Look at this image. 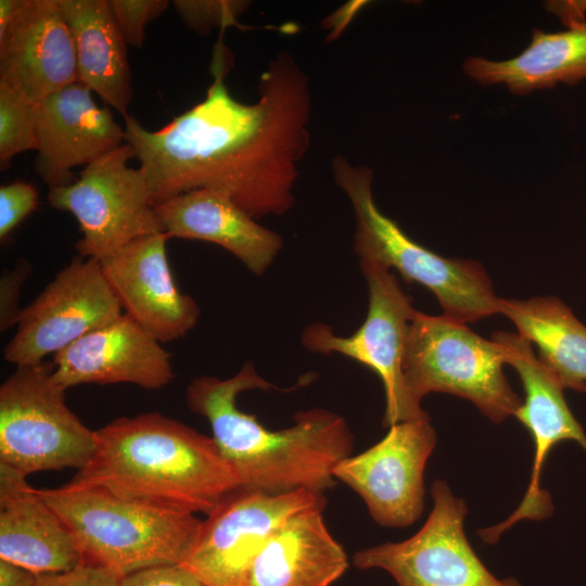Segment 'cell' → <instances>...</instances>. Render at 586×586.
Returning <instances> with one entry per match:
<instances>
[{"mask_svg": "<svg viewBox=\"0 0 586 586\" xmlns=\"http://www.w3.org/2000/svg\"><path fill=\"white\" fill-rule=\"evenodd\" d=\"M65 391L53 364L16 367L0 386V464L27 477L88 463L95 431L68 408Z\"/></svg>", "mask_w": 586, "mask_h": 586, "instance_id": "52a82bcc", "label": "cell"}, {"mask_svg": "<svg viewBox=\"0 0 586 586\" xmlns=\"http://www.w3.org/2000/svg\"><path fill=\"white\" fill-rule=\"evenodd\" d=\"M547 8L561 20L565 28L586 25V0L551 1Z\"/></svg>", "mask_w": 586, "mask_h": 586, "instance_id": "1f68e13d", "label": "cell"}, {"mask_svg": "<svg viewBox=\"0 0 586 586\" xmlns=\"http://www.w3.org/2000/svg\"><path fill=\"white\" fill-rule=\"evenodd\" d=\"M0 559L37 575L67 572L85 562L75 537L39 489L2 464Z\"/></svg>", "mask_w": 586, "mask_h": 586, "instance_id": "d6986e66", "label": "cell"}, {"mask_svg": "<svg viewBox=\"0 0 586 586\" xmlns=\"http://www.w3.org/2000/svg\"><path fill=\"white\" fill-rule=\"evenodd\" d=\"M122 315L100 262L78 255L22 310L3 356L16 367L39 365Z\"/></svg>", "mask_w": 586, "mask_h": 586, "instance_id": "7c38bea8", "label": "cell"}, {"mask_svg": "<svg viewBox=\"0 0 586 586\" xmlns=\"http://www.w3.org/2000/svg\"><path fill=\"white\" fill-rule=\"evenodd\" d=\"M276 388L245 362L228 379L203 375L186 391L191 411L204 417L212 438L233 470L240 488L267 494L298 489L324 493L334 484L333 469L351 456L353 434L343 417L314 408L298 412L294 424L278 431L238 408L244 391Z\"/></svg>", "mask_w": 586, "mask_h": 586, "instance_id": "7a4b0ae2", "label": "cell"}, {"mask_svg": "<svg viewBox=\"0 0 586 586\" xmlns=\"http://www.w3.org/2000/svg\"><path fill=\"white\" fill-rule=\"evenodd\" d=\"M170 357L157 339L124 314L53 355V377L65 390L87 383L160 390L174 378Z\"/></svg>", "mask_w": 586, "mask_h": 586, "instance_id": "e0dca14e", "label": "cell"}, {"mask_svg": "<svg viewBox=\"0 0 586 586\" xmlns=\"http://www.w3.org/2000/svg\"><path fill=\"white\" fill-rule=\"evenodd\" d=\"M524 390V402L514 417L530 431L534 442V460L531 480L518 508L498 524L482 528L483 542L495 544L512 525L522 520L540 521L551 515L550 495L540 487V474L552 447L570 440L586 451V434L571 412L563 387L551 372L530 351L518 354L512 360Z\"/></svg>", "mask_w": 586, "mask_h": 586, "instance_id": "ac0fdd59", "label": "cell"}, {"mask_svg": "<svg viewBox=\"0 0 586 586\" xmlns=\"http://www.w3.org/2000/svg\"><path fill=\"white\" fill-rule=\"evenodd\" d=\"M76 81V48L58 0H25L0 33V84L38 103Z\"/></svg>", "mask_w": 586, "mask_h": 586, "instance_id": "9a60e30c", "label": "cell"}, {"mask_svg": "<svg viewBox=\"0 0 586 586\" xmlns=\"http://www.w3.org/2000/svg\"><path fill=\"white\" fill-rule=\"evenodd\" d=\"M359 266L369 296L364 323L349 336L335 334L326 323H311L302 331V345L315 354L344 355L375 372L385 392L384 426L426 418L421 405L410 398L403 371L407 335L416 313L411 298L388 268L366 260H359Z\"/></svg>", "mask_w": 586, "mask_h": 586, "instance_id": "9c48e42d", "label": "cell"}, {"mask_svg": "<svg viewBox=\"0 0 586 586\" xmlns=\"http://www.w3.org/2000/svg\"><path fill=\"white\" fill-rule=\"evenodd\" d=\"M30 272V265L22 259L12 270H5L0 279V329L16 326L23 309L18 307L22 285Z\"/></svg>", "mask_w": 586, "mask_h": 586, "instance_id": "4dcf8cb0", "label": "cell"}, {"mask_svg": "<svg viewBox=\"0 0 586 586\" xmlns=\"http://www.w3.org/2000/svg\"><path fill=\"white\" fill-rule=\"evenodd\" d=\"M171 3L183 24L201 35L215 27H243L237 17L250 5L247 1L232 0H175Z\"/></svg>", "mask_w": 586, "mask_h": 586, "instance_id": "484cf974", "label": "cell"}, {"mask_svg": "<svg viewBox=\"0 0 586 586\" xmlns=\"http://www.w3.org/2000/svg\"><path fill=\"white\" fill-rule=\"evenodd\" d=\"M127 44L141 48L146 24L169 5L167 0H109Z\"/></svg>", "mask_w": 586, "mask_h": 586, "instance_id": "4316f807", "label": "cell"}, {"mask_svg": "<svg viewBox=\"0 0 586 586\" xmlns=\"http://www.w3.org/2000/svg\"><path fill=\"white\" fill-rule=\"evenodd\" d=\"M154 207L169 238L215 243L256 276H262L270 267L283 245L277 232L258 224L227 194L217 190H192Z\"/></svg>", "mask_w": 586, "mask_h": 586, "instance_id": "ffe728a7", "label": "cell"}, {"mask_svg": "<svg viewBox=\"0 0 586 586\" xmlns=\"http://www.w3.org/2000/svg\"><path fill=\"white\" fill-rule=\"evenodd\" d=\"M37 574L0 559V586H35Z\"/></svg>", "mask_w": 586, "mask_h": 586, "instance_id": "d6a6232c", "label": "cell"}, {"mask_svg": "<svg viewBox=\"0 0 586 586\" xmlns=\"http://www.w3.org/2000/svg\"><path fill=\"white\" fill-rule=\"evenodd\" d=\"M25 0H1L0 1V33H2L23 5Z\"/></svg>", "mask_w": 586, "mask_h": 586, "instance_id": "836d02e7", "label": "cell"}, {"mask_svg": "<svg viewBox=\"0 0 586 586\" xmlns=\"http://www.w3.org/2000/svg\"><path fill=\"white\" fill-rule=\"evenodd\" d=\"M39 493L75 537L85 562L122 576L156 565H182L202 524L193 513L125 499L93 486L67 483Z\"/></svg>", "mask_w": 586, "mask_h": 586, "instance_id": "277c9868", "label": "cell"}, {"mask_svg": "<svg viewBox=\"0 0 586 586\" xmlns=\"http://www.w3.org/2000/svg\"><path fill=\"white\" fill-rule=\"evenodd\" d=\"M38 202L36 188L26 182L15 181L0 188V239L9 234L34 212Z\"/></svg>", "mask_w": 586, "mask_h": 586, "instance_id": "83f0119b", "label": "cell"}, {"mask_svg": "<svg viewBox=\"0 0 586 586\" xmlns=\"http://www.w3.org/2000/svg\"><path fill=\"white\" fill-rule=\"evenodd\" d=\"M431 496L433 508L415 535L359 550L354 564L384 570L397 586H522L497 578L480 560L463 530L467 505L445 481L432 484Z\"/></svg>", "mask_w": 586, "mask_h": 586, "instance_id": "30bf717a", "label": "cell"}, {"mask_svg": "<svg viewBox=\"0 0 586 586\" xmlns=\"http://www.w3.org/2000/svg\"><path fill=\"white\" fill-rule=\"evenodd\" d=\"M466 324L416 310L403 361L408 394L421 405L431 392L449 393L469 399L499 423L515 416L522 400L502 371L501 347Z\"/></svg>", "mask_w": 586, "mask_h": 586, "instance_id": "8992f818", "label": "cell"}, {"mask_svg": "<svg viewBox=\"0 0 586 586\" xmlns=\"http://www.w3.org/2000/svg\"><path fill=\"white\" fill-rule=\"evenodd\" d=\"M322 511L307 510L285 522L254 559L244 586H331L337 581L348 560Z\"/></svg>", "mask_w": 586, "mask_h": 586, "instance_id": "44dd1931", "label": "cell"}, {"mask_svg": "<svg viewBox=\"0 0 586 586\" xmlns=\"http://www.w3.org/2000/svg\"><path fill=\"white\" fill-rule=\"evenodd\" d=\"M377 444L342 459L334 479L354 489L383 526L412 524L424 505V470L436 442L430 417L398 422Z\"/></svg>", "mask_w": 586, "mask_h": 586, "instance_id": "4fadbf2b", "label": "cell"}, {"mask_svg": "<svg viewBox=\"0 0 586 586\" xmlns=\"http://www.w3.org/2000/svg\"><path fill=\"white\" fill-rule=\"evenodd\" d=\"M499 314L538 348L539 361L561 386L586 392V327L555 296L499 300Z\"/></svg>", "mask_w": 586, "mask_h": 586, "instance_id": "cb8c5ba5", "label": "cell"}, {"mask_svg": "<svg viewBox=\"0 0 586 586\" xmlns=\"http://www.w3.org/2000/svg\"><path fill=\"white\" fill-rule=\"evenodd\" d=\"M119 586H206L180 564L156 565L124 575Z\"/></svg>", "mask_w": 586, "mask_h": 586, "instance_id": "f546056e", "label": "cell"}, {"mask_svg": "<svg viewBox=\"0 0 586 586\" xmlns=\"http://www.w3.org/2000/svg\"><path fill=\"white\" fill-rule=\"evenodd\" d=\"M462 69L481 86L504 85L515 95L574 86L586 79V25L553 33L534 29L520 54L504 61L468 56Z\"/></svg>", "mask_w": 586, "mask_h": 586, "instance_id": "7402d4cb", "label": "cell"}, {"mask_svg": "<svg viewBox=\"0 0 586 586\" xmlns=\"http://www.w3.org/2000/svg\"><path fill=\"white\" fill-rule=\"evenodd\" d=\"M71 29L78 81L123 117L132 99L127 42L109 0H58Z\"/></svg>", "mask_w": 586, "mask_h": 586, "instance_id": "603a6c76", "label": "cell"}, {"mask_svg": "<svg viewBox=\"0 0 586 586\" xmlns=\"http://www.w3.org/2000/svg\"><path fill=\"white\" fill-rule=\"evenodd\" d=\"M29 150H37L36 103L0 84L1 168L15 155Z\"/></svg>", "mask_w": 586, "mask_h": 586, "instance_id": "d4e9b609", "label": "cell"}, {"mask_svg": "<svg viewBox=\"0 0 586 586\" xmlns=\"http://www.w3.org/2000/svg\"><path fill=\"white\" fill-rule=\"evenodd\" d=\"M35 170L50 188L74 182L72 169L87 166L125 143V129L110 107L76 81L36 103Z\"/></svg>", "mask_w": 586, "mask_h": 586, "instance_id": "2e32d148", "label": "cell"}, {"mask_svg": "<svg viewBox=\"0 0 586 586\" xmlns=\"http://www.w3.org/2000/svg\"><path fill=\"white\" fill-rule=\"evenodd\" d=\"M169 239L166 232L142 237L100 262L122 309L161 343L184 336L200 317L196 302L174 281Z\"/></svg>", "mask_w": 586, "mask_h": 586, "instance_id": "5bb4252c", "label": "cell"}, {"mask_svg": "<svg viewBox=\"0 0 586 586\" xmlns=\"http://www.w3.org/2000/svg\"><path fill=\"white\" fill-rule=\"evenodd\" d=\"M331 168L354 211V250L359 260L395 268L406 282L428 288L447 318L468 323L499 314L500 298L479 262L430 251L381 212L373 198L371 168L353 165L342 155L332 160Z\"/></svg>", "mask_w": 586, "mask_h": 586, "instance_id": "5b68a950", "label": "cell"}, {"mask_svg": "<svg viewBox=\"0 0 586 586\" xmlns=\"http://www.w3.org/2000/svg\"><path fill=\"white\" fill-rule=\"evenodd\" d=\"M95 441L91 459L69 483L206 515L240 488L212 437L158 412L111 421L95 431Z\"/></svg>", "mask_w": 586, "mask_h": 586, "instance_id": "3957f363", "label": "cell"}, {"mask_svg": "<svg viewBox=\"0 0 586 586\" xmlns=\"http://www.w3.org/2000/svg\"><path fill=\"white\" fill-rule=\"evenodd\" d=\"M122 575L90 562L62 573L39 574L35 586H119Z\"/></svg>", "mask_w": 586, "mask_h": 586, "instance_id": "f1b7e54d", "label": "cell"}, {"mask_svg": "<svg viewBox=\"0 0 586 586\" xmlns=\"http://www.w3.org/2000/svg\"><path fill=\"white\" fill-rule=\"evenodd\" d=\"M323 494L309 489L283 494L233 491L202 521L182 565L206 586H244L254 559L270 537L292 517L323 510Z\"/></svg>", "mask_w": 586, "mask_h": 586, "instance_id": "8fae6325", "label": "cell"}, {"mask_svg": "<svg viewBox=\"0 0 586 586\" xmlns=\"http://www.w3.org/2000/svg\"><path fill=\"white\" fill-rule=\"evenodd\" d=\"M133 157L125 142L85 166L71 184L49 189L50 205L79 224V256L101 262L136 239L165 232L143 170L128 165Z\"/></svg>", "mask_w": 586, "mask_h": 586, "instance_id": "ba28073f", "label": "cell"}, {"mask_svg": "<svg viewBox=\"0 0 586 586\" xmlns=\"http://www.w3.org/2000/svg\"><path fill=\"white\" fill-rule=\"evenodd\" d=\"M225 46H215L213 81L205 98L158 130L126 116L125 141L140 162L156 204L196 189L227 194L255 219L280 216L295 203L298 165L310 145L308 75L282 51L246 104L225 84Z\"/></svg>", "mask_w": 586, "mask_h": 586, "instance_id": "6da1fadb", "label": "cell"}]
</instances>
